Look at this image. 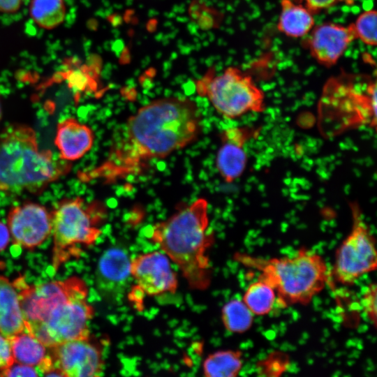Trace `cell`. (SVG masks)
<instances>
[{
	"instance_id": "ffe728a7",
	"label": "cell",
	"mask_w": 377,
	"mask_h": 377,
	"mask_svg": "<svg viewBox=\"0 0 377 377\" xmlns=\"http://www.w3.org/2000/svg\"><path fill=\"white\" fill-rule=\"evenodd\" d=\"M242 353L239 350H219L205 360L202 369L207 377H235L243 366Z\"/></svg>"
},
{
	"instance_id": "603a6c76",
	"label": "cell",
	"mask_w": 377,
	"mask_h": 377,
	"mask_svg": "<svg viewBox=\"0 0 377 377\" xmlns=\"http://www.w3.org/2000/svg\"><path fill=\"white\" fill-rule=\"evenodd\" d=\"M253 314L242 300H232L221 310V320L225 328L232 333H244L253 322Z\"/></svg>"
},
{
	"instance_id": "30bf717a",
	"label": "cell",
	"mask_w": 377,
	"mask_h": 377,
	"mask_svg": "<svg viewBox=\"0 0 377 377\" xmlns=\"http://www.w3.org/2000/svg\"><path fill=\"white\" fill-rule=\"evenodd\" d=\"M48 349L52 367L59 376L92 377L103 374L102 350L89 338L69 340Z\"/></svg>"
},
{
	"instance_id": "484cf974",
	"label": "cell",
	"mask_w": 377,
	"mask_h": 377,
	"mask_svg": "<svg viewBox=\"0 0 377 377\" xmlns=\"http://www.w3.org/2000/svg\"><path fill=\"white\" fill-rule=\"evenodd\" d=\"M1 376H38L36 367L13 362L10 367L0 372Z\"/></svg>"
},
{
	"instance_id": "2e32d148",
	"label": "cell",
	"mask_w": 377,
	"mask_h": 377,
	"mask_svg": "<svg viewBox=\"0 0 377 377\" xmlns=\"http://www.w3.org/2000/svg\"><path fill=\"white\" fill-rule=\"evenodd\" d=\"M94 141L91 128L75 118H66L57 126L54 145L59 152V158L63 161L80 159L90 151Z\"/></svg>"
},
{
	"instance_id": "d4e9b609",
	"label": "cell",
	"mask_w": 377,
	"mask_h": 377,
	"mask_svg": "<svg viewBox=\"0 0 377 377\" xmlns=\"http://www.w3.org/2000/svg\"><path fill=\"white\" fill-rule=\"evenodd\" d=\"M376 284L371 283L363 289L360 301L362 312L374 327L376 326Z\"/></svg>"
},
{
	"instance_id": "8992f818",
	"label": "cell",
	"mask_w": 377,
	"mask_h": 377,
	"mask_svg": "<svg viewBox=\"0 0 377 377\" xmlns=\"http://www.w3.org/2000/svg\"><path fill=\"white\" fill-rule=\"evenodd\" d=\"M321 130L335 135L362 126H376V82L364 89L353 83L333 80L328 82L319 103Z\"/></svg>"
},
{
	"instance_id": "4316f807",
	"label": "cell",
	"mask_w": 377,
	"mask_h": 377,
	"mask_svg": "<svg viewBox=\"0 0 377 377\" xmlns=\"http://www.w3.org/2000/svg\"><path fill=\"white\" fill-rule=\"evenodd\" d=\"M14 362L9 339L0 334V372Z\"/></svg>"
},
{
	"instance_id": "9a60e30c",
	"label": "cell",
	"mask_w": 377,
	"mask_h": 377,
	"mask_svg": "<svg viewBox=\"0 0 377 377\" xmlns=\"http://www.w3.org/2000/svg\"><path fill=\"white\" fill-rule=\"evenodd\" d=\"M130 263L121 249L112 248L102 255L96 269V283L105 297L117 300L124 293L131 277Z\"/></svg>"
},
{
	"instance_id": "52a82bcc",
	"label": "cell",
	"mask_w": 377,
	"mask_h": 377,
	"mask_svg": "<svg viewBox=\"0 0 377 377\" xmlns=\"http://www.w3.org/2000/svg\"><path fill=\"white\" fill-rule=\"evenodd\" d=\"M81 197L65 198L51 212L53 236L52 265L56 272L72 258H77L82 248L92 245L101 235L94 204L84 206Z\"/></svg>"
},
{
	"instance_id": "4fadbf2b",
	"label": "cell",
	"mask_w": 377,
	"mask_h": 377,
	"mask_svg": "<svg viewBox=\"0 0 377 377\" xmlns=\"http://www.w3.org/2000/svg\"><path fill=\"white\" fill-rule=\"evenodd\" d=\"M260 131V127L241 126L228 128L221 132L216 167L226 182L231 183L241 177L248 160L246 145L258 137Z\"/></svg>"
},
{
	"instance_id": "7c38bea8",
	"label": "cell",
	"mask_w": 377,
	"mask_h": 377,
	"mask_svg": "<svg viewBox=\"0 0 377 377\" xmlns=\"http://www.w3.org/2000/svg\"><path fill=\"white\" fill-rule=\"evenodd\" d=\"M130 273L140 290L149 296L174 293L178 286L169 258L160 251L139 255L130 263Z\"/></svg>"
},
{
	"instance_id": "e0dca14e",
	"label": "cell",
	"mask_w": 377,
	"mask_h": 377,
	"mask_svg": "<svg viewBox=\"0 0 377 377\" xmlns=\"http://www.w3.org/2000/svg\"><path fill=\"white\" fill-rule=\"evenodd\" d=\"M25 331L17 290L0 276V334L8 339Z\"/></svg>"
},
{
	"instance_id": "5bb4252c",
	"label": "cell",
	"mask_w": 377,
	"mask_h": 377,
	"mask_svg": "<svg viewBox=\"0 0 377 377\" xmlns=\"http://www.w3.org/2000/svg\"><path fill=\"white\" fill-rule=\"evenodd\" d=\"M356 39L352 24L347 27L325 23L316 27L309 38L308 47L311 56L321 65H334L348 45Z\"/></svg>"
},
{
	"instance_id": "5b68a950",
	"label": "cell",
	"mask_w": 377,
	"mask_h": 377,
	"mask_svg": "<svg viewBox=\"0 0 377 377\" xmlns=\"http://www.w3.org/2000/svg\"><path fill=\"white\" fill-rule=\"evenodd\" d=\"M244 266L260 272L258 278L274 288L276 304L287 307L306 304L321 292L330 281L331 270L318 253L300 249L290 256L263 258L237 254Z\"/></svg>"
},
{
	"instance_id": "277c9868",
	"label": "cell",
	"mask_w": 377,
	"mask_h": 377,
	"mask_svg": "<svg viewBox=\"0 0 377 377\" xmlns=\"http://www.w3.org/2000/svg\"><path fill=\"white\" fill-rule=\"evenodd\" d=\"M69 161L40 149L36 131L22 124L0 133V194L41 193L71 170Z\"/></svg>"
},
{
	"instance_id": "7402d4cb",
	"label": "cell",
	"mask_w": 377,
	"mask_h": 377,
	"mask_svg": "<svg viewBox=\"0 0 377 377\" xmlns=\"http://www.w3.org/2000/svg\"><path fill=\"white\" fill-rule=\"evenodd\" d=\"M276 294L272 287L262 279L251 283L245 290L242 301L256 316H265L276 304Z\"/></svg>"
},
{
	"instance_id": "cb8c5ba5",
	"label": "cell",
	"mask_w": 377,
	"mask_h": 377,
	"mask_svg": "<svg viewBox=\"0 0 377 377\" xmlns=\"http://www.w3.org/2000/svg\"><path fill=\"white\" fill-rule=\"evenodd\" d=\"M376 12L369 10L363 12L352 24L356 38L364 44L376 45Z\"/></svg>"
},
{
	"instance_id": "9c48e42d",
	"label": "cell",
	"mask_w": 377,
	"mask_h": 377,
	"mask_svg": "<svg viewBox=\"0 0 377 377\" xmlns=\"http://www.w3.org/2000/svg\"><path fill=\"white\" fill-rule=\"evenodd\" d=\"M353 224L350 233L337 249L331 276L338 283L350 286L362 275L376 269L375 238L359 205L350 202Z\"/></svg>"
},
{
	"instance_id": "6da1fadb",
	"label": "cell",
	"mask_w": 377,
	"mask_h": 377,
	"mask_svg": "<svg viewBox=\"0 0 377 377\" xmlns=\"http://www.w3.org/2000/svg\"><path fill=\"white\" fill-rule=\"evenodd\" d=\"M200 122L199 109L191 99L154 100L128 118L103 162L78 172L77 178L84 183L111 184L141 175L154 160L194 142Z\"/></svg>"
},
{
	"instance_id": "3957f363",
	"label": "cell",
	"mask_w": 377,
	"mask_h": 377,
	"mask_svg": "<svg viewBox=\"0 0 377 377\" xmlns=\"http://www.w3.org/2000/svg\"><path fill=\"white\" fill-rule=\"evenodd\" d=\"M149 237L177 265L191 288L203 290L209 287L212 271L207 250L214 236L207 200L198 198L154 224Z\"/></svg>"
},
{
	"instance_id": "f1b7e54d",
	"label": "cell",
	"mask_w": 377,
	"mask_h": 377,
	"mask_svg": "<svg viewBox=\"0 0 377 377\" xmlns=\"http://www.w3.org/2000/svg\"><path fill=\"white\" fill-rule=\"evenodd\" d=\"M22 0H0V12L13 13L21 7Z\"/></svg>"
},
{
	"instance_id": "8fae6325",
	"label": "cell",
	"mask_w": 377,
	"mask_h": 377,
	"mask_svg": "<svg viewBox=\"0 0 377 377\" xmlns=\"http://www.w3.org/2000/svg\"><path fill=\"white\" fill-rule=\"evenodd\" d=\"M7 226L14 244L33 249L51 234V213L38 203L24 202L9 209Z\"/></svg>"
},
{
	"instance_id": "44dd1931",
	"label": "cell",
	"mask_w": 377,
	"mask_h": 377,
	"mask_svg": "<svg viewBox=\"0 0 377 377\" xmlns=\"http://www.w3.org/2000/svg\"><path fill=\"white\" fill-rule=\"evenodd\" d=\"M66 7L64 0H31L29 15L34 22L45 29H53L64 20Z\"/></svg>"
},
{
	"instance_id": "f546056e",
	"label": "cell",
	"mask_w": 377,
	"mask_h": 377,
	"mask_svg": "<svg viewBox=\"0 0 377 377\" xmlns=\"http://www.w3.org/2000/svg\"><path fill=\"white\" fill-rule=\"evenodd\" d=\"M10 232L7 225L0 221V251L6 248L10 240Z\"/></svg>"
},
{
	"instance_id": "7a4b0ae2",
	"label": "cell",
	"mask_w": 377,
	"mask_h": 377,
	"mask_svg": "<svg viewBox=\"0 0 377 377\" xmlns=\"http://www.w3.org/2000/svg\"><path fill=\"white\" fill-rule=\"evenodd\" d=\"M19 295L25 330L47 348L73 339H88L94 315L88 288L77 276L29 286L24 277L13 281Z\"/></svg>"
},
{
	"instance_id": "ba28073f",
	"label": "cell",
	"mask_w": 377,
	"mask_h": 377,
	"mask_svg": "<svg viewBox=\"0 0 377 377\" xmlns=\"http://www.w3.org/2000/svg\"><path fill=\"white\" fill-rule=\"evenodd\" d=\"M198 93L207 97L218 113L235 119L247 112L265 110V94L251 75L228 67L216 76H206L197 85Z\"/></svg>"
},
{
	"instance_id": "83f0119b",
	"label": "cell",
	"mask_w": 377,
	"mask_h": 377,
	"mask_svg": "<svg viewBox=\"0 0 377 377\" xmlns=\"http://www.w3.org/2000/svg\"><path fill=\"white\" fill-rule=\"evenodd\" d=\"M310 11H319L329 8L341 1L348 0H302Z\"/></svg>"
},
{
	"instance_id": "4dcf8cb0",
	"label": "cell",
	"mask_w": 377,
	"mask_h": 377,
	"mask_svg": "<svg viewBox=\"0 0 377 377\" xmlns=\"http://www.w3.org/2000/svg\"><path fill=\"white\" fill-rule=\"evenodd\" d=\"M2 118V110H1V100H0V123Z\"/></svg>"
},
{
	"instance_id": "d6986e66",
	"label": "cell",
	"mask_w": 377,
	"mask_h": 377,
	"mask_svg": "<svg viewBox=\"0 0 377 377\" xmlns=\"http://www.w3.org/2000/svg\"><path fill=\"white\" fill-rule=\"evenodd\" d=\"M9 341L15 362L36 367L47 355V348L26 330Z\"/></svg>"
},
{
	"instance_id": "ac0fdd59",
	"label": "cell",
	"mask_w": 377,
	"mask_h": 377,
	"mask_svg": "<svg viewBox=\"0 0 377 377\" xmlns=\"http://www.w3.org/2000/svg\"><path fill=\"white\" fill-rule=\"evenodd\" d=\"M314 26L311 11L291 0H281L278 30L287 36L300 38L306 35Z\"/></svg>"
}]
</instances>
